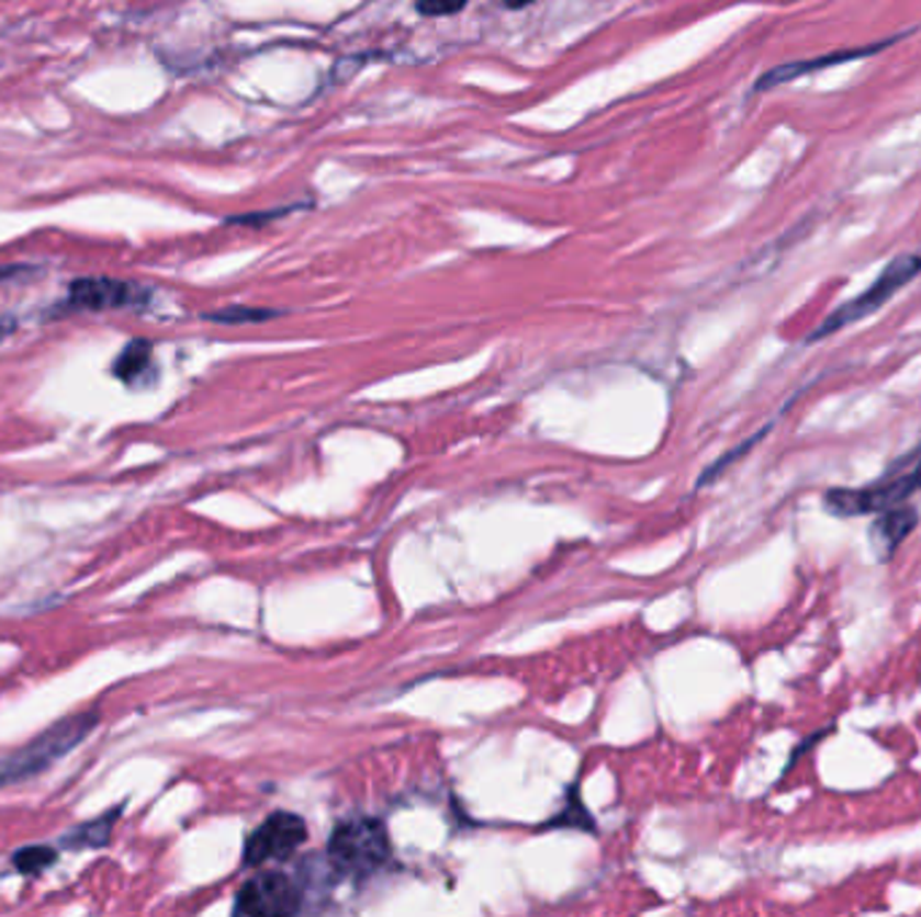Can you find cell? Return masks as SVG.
Segmentation results:
<instances>
[{
	"label": "cell",
	"mask_w": 921,
	"mask_h": 917,
	"mask_svg": "<svg viewBox=\"0 0 921 917\" xmlns=\"http://www.w3.org/2000/svg\"><path fill=\"white\" fill-rule=\"evenodd\" d=\"M921 490V446L908 452L902 461L892 463L887 474L873 485L860 487V490H830L824 496V503L833 514L841 517H857V514H873V511L892 509V506L906 503L908 498L917 496Z\"/></svg>",
	"instance_id": "obj_1"
},
{
	"label": "cell",
	"mask_w": 921,
	"mask_h": 917,
	"mask_svg": "<svg viewBox=\"0 0 921 917\" xmlns=\"http://www.w3.org/2000/svg\"><path fill=\"white\" fill-rule=\"evenodd\" d=\"M94 726H98L94 713H79V716L63 718V722L49 726L44 735L35 737L22 750L0 756V789L44 772L46 767L55 765L65 754H70L79 743H85L92 735Z\"/></svg>",
	"instance_id": "obj_2"
},
{
	"label": "cell",
	"mask_w": 921,
	"mask_h": 917,
	"mask_svg": "<svg viewBox=\"0 0 921 917\" xmlns=\"http://www.w3.org/2000/svg\"><path fill=\"white\" fill-rule=\"evenodd\" d=\"M391 859V839L383 820L353 818L340 824L329 839L332 867L348 878H370Z\"/></svg>",
	"instance_id": "obj_3"
},
{
	"label": "cell",
	"mask_w": 921,
	"mask_h": 917,
	"mask_svg": "<svg viewBox=\"0 0 921 917\" xmlns=\"http://www.w3.org/2000/svg\"><path fill=\"white\" fill-rule=\"evenodd\" d=\"M921 272V256H897L895 261H889L887 270L881 272V275L876 278V283L871 285V288L865 291V294H860L857 299L846 302L843 307H838L833 315H828L824 318V324L819 326L817 331L811 333V342H817V339H824L830 337V333L846 329V326L857 324V320L867 318V315H873L876 309H881L887 305L889 299L897 294L900 288H906L908 283H911L913 278H917Z\"/></svg>",
	"instance_id": "obj_4"
},
{
	"label": "cell",
	"mask_w": 921,
	"mask_h": 917,
	"mask_svg": "<svg viewBox=\"0 0 921 917\" xmlns=\"http://www.w3.org/2000/svg\"><path fill=\"white\" fill-rule=\"evenodd\" d=\"M302 909V891L289 874L267 872L248 880L235 898L237 915L289 917Z\"/></svg>",
	"instance_id": "obj_5"
},
{
	"label": "cell",
	"mask_w": 921,
	"mask_h": 917,
	"mask_svg": "<svg viewBox=\"0 0 921 917\" xmlns=\"http://www.w3.org/2000/svg\"><path fill=\"white\" fill-rule=\"evenodd\" d=\"M307 839V824L294 813H272L257 831L248 837L243 848V863L246 867H261L267 861L289 859L300 850Z\"/></svg>",
	"instance_id": "obj_6"
},
{
	"label": "cell",
	"mask_w": 921,
	"mask_h": 917,
	"mask_svg": "<svg viewBox=\"0 0 921 917\" xmlns=\"http://www.w3.org/2000/svg\"><path fill=\"white\" fill-rule=\"evenodd\" d=\"M146 299V291L135 283L111 278L76 280L68 291V302L79 309H122L135 307Z\"/></svg>",
	"instance_id": "obj_7"
},
{
	"label": "cell",
	"mask_w": 921,
	"mask_h": 917,
	"mask_svg": "<svg viewBox=\"0 0 921 917\" xmlns=\"http://www.w3.org/2000/svg\"><path fill=\"white\" fill-rule=\"evenodd\" d=\"M919 525V511L911 509V506H892V509H884L881 517L873 522L871 528V541L876 546V552L881 557H892V552L908 535L913 533Z\"/></svg>",
	"instance_id": "obj_8"
},
{
	"label": "cell",
	"mask_w": 921,
	"mask_h": 917,
	"mask_svg": "<svg viewBox=\"0 0 921 917\" xmlns=\"http://www.w3.org/2000/svg\"><path fill=\"white\" fill-rule=\"evenodd\" d=\"M887 44H873L867 46V49H849V52H835V55H828V57H817V59H804V63H789V65H778V68L768 70V73L763 76V79L757 81V92H765V89H774V87H782V83L793 81V79H800V76L806 73H813V70H824L828 65H843V63H852V59H863V57H871L876 55L878 49H884Z\"/></svg>",
	"instance_id": "obj_9"
},
{
	"label": "cell",
	"mask_w": 921,
	"mask_h": 917,
	"mask_svg": "<svg viewBox=\"0 0 921 917\" xmlns=\"http://www.w3.org/2000/svg\"><path fill=\"white\" fill-rule=\"evenodd\" d=\"M148 363H151V344L144 342V339H135V342H130L127 348L119 353L114 372L124 383H135V380L146 372Z\"/></svg>",
	"instance_id": "obj_10"
},
{
	"label": "cell",
	"mask_w": 921,
	"mask_h": 917,
	"mask_svg": "<svg viewBox=\"0 0 921 917\" xmlns=\"http://www.w3.org/2000/svg\"><path fill=\"white\" fill-rule=\"evenodd\" d=\"M116 818H119V810H114L109 818H100V820H92V824H87V826H79V829L70 834L65 842L74 845V848H81V845H85V848H100L103 842H109L111 824H114Z\"/></svg>",
	"instance_id": "obj_11"
},
{
	"label": "cell",
	"mask_w": 921,
	"mask_h": 917,
	"mask_svg": "<svg viewBox=\"0 0 921 917\" xmlns=\"http://www.w3.org/2000/svg\"><path fill=\"white\" fill-rule=\"evenodd\" d=\"M57 861V853L52 848H41V845H30V848L16 850L14 867L25 874H35L41 869L52 867Z\"/></svg>",
	"instance_id": "obj_12"
},
{
	"label": "cell",
	"mask_w": 921,
	"mask_h": 917,
	"mask_svg": "<svg viewBox=\"0 0 921 917\" xmlns=\"http://www.w3.org/2000/svg\"><path fill=\"white\" fill-rule=\"evenodd\" d=\"M207 320H216V324H257V320H267V318H276V313H270V309H251V307H229V309H222V313H211L205 315Z\"/></svg>",
	"instance_id": "obj_13"
},
{
	"label": "cell",
	"mask_w": 921,
	"mask_h": 917,
	"mask_svg": "<svg viewBox=\"0 0 921 917\" xmlns=\"http://www.w3.org/2000/svg\"><path fill=\"white\" fill-rule=\"evenodd\" d=\"M768 431H771V428H763V431H760V433H754V437H752V439H746V442H744V444H741V446H735V450H733V452H728V455H725V457H720V461H717V463H715V466H711V468H709V472H706L704 476H700V485H706V482L717 479V476H720V474L725 472V468H728V466H730V463H733V461H739V457H741V455H746V452H749V450H752V446H754V444H757V442H760V439H763V437H765V433H768Z\"/></svg>",
	"instance_id": "obj_14"
},
{
	"label": "cell",
	"mask_w": 921,
	"mask_h": 917,
	"mask_svg": "<svg viewBox=\"0 0 921 917\" xmlns=\"http://www.w3.org/2000/svg\"><path fill=\"white\" fill-rule=\"evenodd\" d=\"M469 0H418V14L424 16H453L467 9Z\"/></svg>",
	"instance_id": "obj_15"
},
{
	"label": "cell",
	"mask_w": 921,
	"mask_h": 917,
	"mask_svg": "<svg viewBox=\"0 0 921 917\" xmlns=\"http://www.w3.org/2000/svg\"><path fill=\"white\" fill-rule=\"evenodd\" d=\"M533 0H504V5L507 9H526V5H531Z\"/></svg>",
	"instance_id": "obj_16"
},
{
	"label": "cell",
	"mask_w": 921,
	"mask_h": 917,
	"mask_svg": "<svg viewBox=\"0 0 921 917\" xmlns=\"http://www.w3.org/2000/svg\"><path fill=\"white\" fill-rule=\"evenodd\" d=\"M14 275H22V270H20V267H3V270H0V280H5V278H14Z\"/></svg>",
	"instance_id": "obj_17"
},
{
	"label": "cell",
	"mask_w": 921,
	"mask_h": 917,
	"mask_svg": "<svg viewBox=\"0 0 921 917\" xmlns=\"http://www.w3.org/2000/svg\"><path fill=\"white\" fill-rule=\"evenodd\" d=\"M11 329H14V320H0V339H3Z\"/></svg>",
	"instance_id": "obj_18"
}]
</instances>
